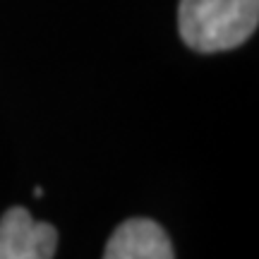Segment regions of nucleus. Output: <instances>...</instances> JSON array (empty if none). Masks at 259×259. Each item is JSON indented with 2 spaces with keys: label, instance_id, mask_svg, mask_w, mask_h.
Here are the masks:
<instances>
[{
  "label": "nucleus",
  "instance_id": "20e7f679",
  "mask_svg": "<svg viewBox=\"0 0 259 259\" xmlns=\"http://www.w3.org/2000/svg\"><path fill=\"white\" fill-rule=\"evenodd\" d=\"M34 197H44V190H41V187H34Z\"/></svg>",
  "mask_w": 259,
  "mask_h": 259
},
{
  "label": "nucleus",
  "instance_id": "7ed1b4c3",
  "mask_svg": "<svg viewBox=\"0 0 259 259\" xmlns=\"http://www.w3.org/2000/svg\"><path fill=\"white\" fill-rule=\"evenodd\" d=\"M103 259H176L168 233L151 219H127L113 231Z\"/></svg>",
  "mask_w": 259,
  "mask_h": 259
},
{
  "label": "nucleus",
  "instance_id": "f257e3e1",
  "mask_svg": "<svg viewBox=\"0 0 259 259\" xmlns=\"http://www.w3.org/2000/svg\"><path fill=\"white\" fill-rule=\"evenodd\" d=\"M259 22V0H180L178 29L192 51L221 53L242 46Z\"/></svg>",
  "mask_w": 259,
  "mask_h": 259
},
{
  "label": "nucleus",
  "instance_id": "f03ea898",
  "mask_svg": "<svg viewBox=\"0 0 259 259\" xmlns=\"http://www.w3.org/2000/svg\"><path fill=\"white\" fill-rule=\"evenodd\" d=\"M58 231L36 221L24 206H12L0 219V259H53Z\"/></svg>",
  "mask_w": 259,
  "mask_h": 259
}]
</instances>
